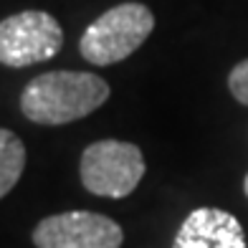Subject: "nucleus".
<instances>
[{
    "mask_svg": "<svg viewBox=\"0 0 248 248\" xmlns=\"http://www.w3.org/2000/svg\"><path fill=\"white\" fill-rule=\"evenodd\" d=\"M228 89L235 96V101H241L243 107H248V59L233 66V71L228 76Z\"/></svg>",
    "mask_w": 248,
    "mask_h": 248,
    "instance_id": "nucleus-8",
    "label": "nucleus"
},
{
    "mask_svg": "<svg viewBox=\"0 0 248 248\" xmlns=\"http://www.w3.org/2000/svg\"><path fill=\"white\" fill-rule=\"evenodd\" d=\"M243 190H246V198H248V175H246V180H243Z\"/></svg>",
    "mask_w": 248,
    "mask_h": 248,
    "instance_id": "nucleus-9",
    "label": "nucleus"
},
{
    "mask_svg": "<svg viewBox=\"0 0 248 248\" xmlns=\"http://www.w3.org/2000/svg\"><path fill=\"white\" fill-rule=\"evenodd\" d=\"M81 185L99 198L132 195L144 175L142 150L122 140H99L89 144L78 165Z\"/></svg>",
    "mask_w": 248,
    "mask_h": 248,
    "instance_id": "nucleus-3",
    "label": "nucleus"
},
{
    "mask_svg": "<svg viewBox=\"0 0 248 248\" xmlns=\"http://www.w3.org/2000/svg\"><path fill=\"white\" fill-rule=\"evenodd\" d=\"M172 248H246V233L231 213L198 208L183 220Z\"/></svg>",
    "mask_w": 248,
    "mask_h": 248,
    "instance_id": "nucleus-6",
    "label": "nucleus"
},
{
    "mask_svg": "<svg viewBox=\"0 0 248 248\" xmlns=\"http://www.w3.org/2000/svg\"><path fill=\"white\" fill-rule=\"evenodd\" d=\"M26 170V147L20 137L0 127V200L18 185Z\"/></svg>",
    "mask_w": 248,
    "mask_h": 248,
    "instance_id": "nucleus-7",
    "label": "nucleus"
},
{
    "mask_svg": "<svg viewBox=\"0 0 248 248\" xmlns=\"http://www.w3.org/2000/svg\"><path fill=\"white\" fill-rule=\"evenodd\" d=\"M155 31V16L142 3H119L101 13L78 41L81 59L94 66H111L137 51Z\"/></svg>",
    "mask_w": 248,
    "mask_h": 248,
    "instance_id": "nucleus-2",
    "label": "nucleus"
},
{
    "mask_svg": "<svg viewBox=\"0 0 248 248\" xmlns=\"http://www.w3.org/2000/svg\"><path fill=\"white\" fill-rule=\"evenodd\" d=\"M109 84L96 74L48 71L28 81L20 94V111L36 124L61 127L89 117L109 99Z\"/></svg>",
    "mask_w": 248,
    "mask_h": 248,
    "instance_id": "nucleus-1",
    "label": "nucleus"
},
{
    "mask_svg": "<svg viewBox=\"0 0 248 248\" xmlns=\"http://www.w3.org/2000/svg\"><path fill=\"white\" fill-rule=\"evenodd\" d=\"M63 46V31L51 13L23 10L0 20V63L23 69L53 59Z\"/></svg>",
    "mask_w": 248,
    "mask_h": 248,
    "instance_id": "nucleus-4",
    "label": "nucleus"
},
{
    "mask_svg": "<svg viewBox=\"0 0 248 248\" xmlns=\"http://www.w3.org/2000/svg\"><path fill=\"white\" fill-rule=\"evenodd\" d=\"M36 248H122L124 231L117 220L92 210H69L43 218L33 231Z\"/></svg>",
    "mask_w": 248,
    "mask_h": 248,
    "instance_id": "nucleus-5",
    "label": "nucleus"
}]
</instances>
